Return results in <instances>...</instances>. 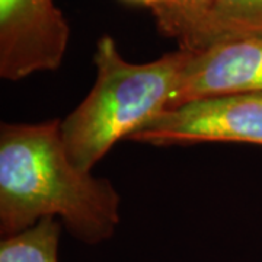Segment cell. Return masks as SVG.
I'll use <instances>...</instances> for the list:
<instances>
[{"instance_id": "3957f363", "label": "cell", "mask_w": 262, "mask_h": 262, "mask_svg": "<svg viewBox=\"0 0 262 262\" xmlns=\"http://www.w3.org/2000/svg\"><path fill=\"white\" fill-rule=\"evenodd\" d=\"M130 140L150 144L234 141L262 146V92L214 95L179 103Z\"/></svg>"}, {"instance_id": "ba28073f", "label": "cell", "mask_w": 262, "mask_h": 262, "mask_svg": "<svg viewBox=\"0 0 262 262\" xmlns=\"http://www.w3.org/2000/svg\"><path fill=\"white\" fill-rule=\"evenodd\" d=\"M61 223L44 219L37 225L0 242V262H58Z\"/></svg>"}, {"instance_id": "7a4b0ae2", "label": "cell", "mask_w": 262, "mask_h": 262, "mask_svg": "<svg viewBox=\"0 0 262 262\" xmlns=\"http://www.w3.org/2000/svg\"><path fill=\"white\" fill-rule=\"evenodd\" d=\"M188 51L134 64L124 60L111 37L98 41L96 82L82 103L60 122L67 156L79 169H91L122 139L177 103Z\"/></svg>"}, {"instance_id": "52a82bcc", "label": "cell", "mask_w": 262, "mask_h": 262, "mask_svg": "<svg viewBox=\"0 0 262 262\" xmlns=\"http://www.w3.org/2000/svg\"><path fill=\"white\" fill-rule=\"evenodd\" d=\"M215 0H168L153 8L160 32L179 41L181 50L194 51Z\"/></svg>"}, {"instance_id": "9c48e42d", "label": "cell", "mask_w": 262, "mask_h": 262, "mask_svg": "<svg viewBox=\"0 0 262 262\" xmlns=\"http://www.w3.org/2000/svg\"><path fill=\"white\" fill-rule=\"evenodd\" d=\"M131 2H137V3H143V5H147L151 9L156 8V6H160L163 3H166L168 0H131Z\"/></svg>"}, {"instance_id": "277c9868", "label": "cell", "mask_w": 262, "mask_h": 262, "mask_svg": "<svg viewBox=\"0 0 262 262\" xmlns=\"http://www.w3.org/2000/svg\"><path fill=\"white\" fill-rule=\"evenodd\" d=\"M70 29L54 0H0V76L22 80L57 70Z\"/></svg>"}, {"instance_id": "5b68a950", "label": "cell", "mask_w": 262, "mask_h": 262, "mask_svg": "<svg viewBox=\"0 0 262 262\" xmlns=\"http://www.w3.org/2000/svg\"><path fill=\"white\" fill-rule=\"evenodd\" d=\"M256 92H262V37L244 38L188 51L175 105L214 95Z\"/></svg>"}, {"instance_id": "8992f818", "label": "cell", "mask_w": 262, "mask_h": 262, "mask_svg": "<svg viewBox=\"0 0 262 262\" xmlns=\"http://www.w3.org/2000/svg\"><path fill=\"white\" fill-rule=\"evenodd\" d=\"M251 37H262V0H215L194 51Z\"/></svg>"}, {"instance_id": "6da1fadb", "label": "cell", "mask_w": 262, "mask_h": 262, "mask_svg": "<svg viewBox=\"0 0 262 262\" xmlns=\"http://www.w3.org/2000/svg\"><path fill=\"white\" fill-rule=\"evenodd\" d=\"M114 185L79 169L67 156L60 121L2 124L0 233L13 236L57 219L86 245L111 239L120 225Z\"/></svg>"}]
</instances>
